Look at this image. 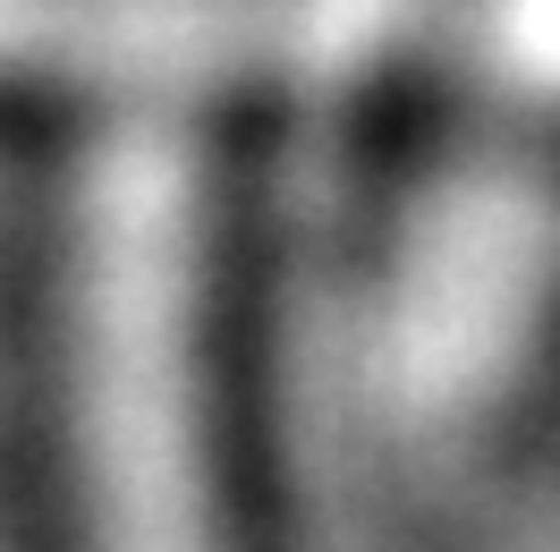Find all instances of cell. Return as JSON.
<instances>
[{
  "label": "cell",
  "instance_id": "6da1fadb",
  "mask_svg": "<svg viewBox=\"0 0 560 552\" xmlns=\"http://www.w3.org/2000/svg\"><path fill=\"white\" fill-rule=\"evenodd\" d=\"M69 323V552H255L196 341L153 323L144 212L94 196Z\"/></svg>",
  "mask_w": 560,
  "mask_h": 552
}]
</instances>
